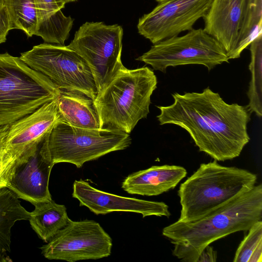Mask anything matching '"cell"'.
Listing matches in <instances>:
<instances>
[{"mask_svg": "<svg viewBox=\"0 0 262 262\" xmlns=\"http://www.w3.org/2000/svg\"><path fill=\"white\" fill-rule=\"evenodd\" d=\"M173 102L158 106L160 125L173 124L186 130L200 151L216 161L238 157L250 141L247 106L226 103L209 87L202 92L172 94Z\"/></svg>", "mask_w": 262, "mask_h": 262, "instance_id": "obj_1", "label": "cell"}, {"mask_svg": "<svg viewBox=\"0 0 262 262\" xmlns=\"http://www.w3.org/2000/svg\"><path fill=\"white\" fill-rule=\"evenodd\" d=\"M59 91L19 57L0 54V127L56 98Z\"/></svg>", "mask_w": 262, "mask_h": 262, "instance_id": "obj_5", "label": "cell"}, {"mask_svg": "<svg viewBox=\"0 0 262 262\" xmlns=\"http://www.w3.org/2000/svg\"><path fill=\"white\" fill-rule=\"evenodd\" d=\"M212 0H166L139 18L138 33L153 45L193 29Z\"/></svg>", "mask_w": 262, "mask_h": 262, "instance_id": "obj_12", "label": "cell"}, {"mask_svg": "<svg viewBox=\"0 0 262 262\" xmlns=\"http://www.w3.org/2000/svg\"><path fill=\"white\" fill-rule=\"evenodd\" d=\"M57 121L55 98L33 113L1 127L0 150L19 157L51 131Z\"/></svg>", "mask_w": 262, "mask_h": 262, "instance_id": "obj_14", "label": "cell"}, {"mask_svg": "<svg viewBox=\"0 0 262 262\" xmlns=\"http://www.w3.org/2000/svg\"><path fill=\"white\" fill-rule=\"evenodd\" d=\"M262 219V185H254L198 219L178 220L162 234L174 245L172 254L181 261L196 262L207 246L241 231Z\"/></svg>", "mask_w": 262, "mask_h": 262, "instance_id": "obj_2", "label": "cell"}, {"mask_svg": "<svg viewBox=\"0 0 262 262\" xmlns=\"http://www.w3.org/2000/svg\"><path fill=\"white\" fill-rule=\"evenodd\" d=\"M18 158L0 150V190L6 188Z\"/></svg>", "mask_w": 262, "mask_h": 262, "instance_id": "obj_25", "label": "cell"}, {"mask_svg": "<svg viewBox=\"0 0 262 262\" xmlns=\"http://www.w3.org/2000/svg\"><path fill=\"white\" fill-rule=\"evenodd\" d=\"M123 35L122 27L118 24L87 21L68 45L89 64L98 91L122 64Z\"/></svg>", "mask_w": 262, "mask_h": 262, "instance_id": "obj_10", "label": "cell"}, {"mask_svg": "<svg viewBox=\"0 0 262 262\" xmlns=\"http://www.w3.org/2000/svg\"><path fill=\"white\" fill-rule=\"evenodd\" d=\"M20 59L46 77L59 91L82 93L94 100L98 89L87 62L68 46L42 43L20 54Z\"/></svg>", "mask_w": 262, "mask_h": 262, "instance_id": "obj_8", "label": "cell"}, {"mask_svg": "<svg viewBox=\"0 0 262 262\" xmlns=\"http://www.w3.org/2000/svg\"><path fill=\"white\" fill-rule=\"evenodd\" d=\"M0 132H1V127H0Z\"/></svg>", "mask_w": 262, "mask_h": 262, "instance_id": "obj_31", "label": "cell"}, {"mask_svg": "<svg viewBox=\"0 0 262 262\" xmlns=\"http://www.w3.org/2000/svg\"><path fill=\"white\" fill-rule=\"evenodd\" d=\"M112 246V238L98 222L70 219L68 224L40 249L48 259L75 262L107 257L111 254Z\"/></svg>", "mask_w": 262, "mask_h": 262, "instance_id": "obj_11", "label": "cell"}, {"mask_svg": "<svg viewBox=\"0 0 262 262\" xmlns=\"http://www.w3.org/2000/svg\"><path fill=\"white\" fill-rule=\"evenodd\" d=\"M58 121L76 127L100 128L94 101L81 93L61 91L56 98Z\"/></svg>", "mask_w": 262, "mask_h": 262, "instance_id": "obj_17", "label": "cell"}, {"mask_svg": "<svg viewBox=\"0 0 262 262\" xmlns=\"http://www.w3.org/2000/svg\"><path fill=\"white\" fill-rule=\"evenodd\" d=\"M155 1L158 3H160V2H163V1H164L166 0H155Z\"/></svg>", "mask_w": 262, "mask_h": 262, "instance_id": "obj_29", "label": "cell"}, {"mask_svg": "<svg viewBox=\"0 0 262 262\" xmlns=\"http://www.w3.org/2000/svg\"><path fill=\"white\" fill-rule=\"evenodd\" d=\"M240 243L234 262L262 261V221L255 223Z\"/></svg>", "mask_w": 262, "mask_h": 262, "instance_id": "obj_23", "label": "cell"}, {"mask_svg": "<svg viewBox=\"0 0 262 262\" xmlns=\"http://www.w3.org/2000/svg\"><path fill=\"white\" fill-rule=\"evenodd\" d=\"M251 80L247 96L248 108L260 118L262 116V35L250 44Z\"/></svg>", "mask_w": 262, "mask_h": 262, "instance_id": "obj_20", "label": "cell"}, {"mask_svg": "<svg viewBox=\"0 0 262 262\" xmlns=\"http://www.w3.org/2000/svg\"><path fill=\"white\" fill-rule=\"evenodd\" d=\"M73 22L71 16H66L61 10H58L37 26L35 35L41 37L46 43L64 45L70 36Z\"/></svg>", "mask_w": 262, "mask_h": 262, "instance_id": "obj_22", "label": "cell"}, {"mask_svg": "<svg viewBox=\"0 0 262 262\" xmlns=\"http://www.w3.org/2000/svg\"><path fill=\"white\" fill-rule=\"evenodd\" d=\"M19 199L7 188L0 190V262L11 261V230L16 222L29 220L30 212L20 204Z\"/></svg>", "mask_w": 262, "mask_h": 262, "instance_id": "obj_19", "label": "cell"}, {"mask_svg": "<svg viewBox=\"0 0 262 262\" xmlns=\"http://www.w3.org/2000/svg\"><path fill=\"white\" fill-rule=\"evenodd\" d=\"M131 143L129 134L120 130L79 128L62 121L54 124L49 139L54 164L69 163L77 168L111 152L125 149Z\"/></svg>", "mask_w": 262, "mask_h": 262, "instance_id": "obj_7", "label": "cell"}, {"mask_svg": "<svg viewBox=\"0 0 262 262\" xmlns=\"http://www.w3.org/2000/svg\"><path fill=\"white\" fill-rule=\"evenodd\" d=\"M38 13L37 26L49 19L66 4L62 0H34Z\"/></svg>", "mask_w": 262, "mask_h": 262, "instance_id": "obj_24", "label": "cell"}, {"mask_svg": "<svg viewBox=\"0 0 262 262\" xmlns=\"http://www.w3.org/2000/svg\"><path fill=\"white\" fill-rule=\"evenodd\" d=\"M14 29L8 9L4 3H0V44L5 42L10 30Z\"/></svg>", "mask_w": 262, "mask_h": 262, "instance_id": "obj_26", "label": "cell"}, {"mask_svg": "<svg viewBox=\"0 0 262 262\" xmlns=\"http://www.w3.org/2000/svg\"><path fill=\"white\" fill-rule=\"evenodd\" d=\"M204 31L225 50L229 59L262 35V0H212L203 17Z\"/></svg>", "mask_w": 262, "mask_h": 262, "instance_id": "obj_6", "label": "cell"}, {"mask_svg": "<svg viewBox=\"0 0 262 262\" xmlns=\"http://www.w3.org/2000/svg\"><path fill=\"white\" fill-rule=\"evenodd\" d=\"M50 132L19 157L6 187L33 205L52 199L49 182L55 164L49 148Z\"/></svg>", "mask_w": 262, "mask_h": 262, "instance_id": "obj_13", "label": "cell"}, {"mask_svg": "<svg viewBox=\"0 0 262 262\" xmlns=\"http://www.w3.org/2000/svg\"><path fill=\"white\" fill-rule=\"evenodd\" d=\"M157 79L148 67L130 70L122 64L98 91L94 103L100 128L130 134L149 113Z\"/></svg>", "mask_w": 262, "mask_h": 262, "instance_id": "obj_3", "label": "cell"}, {"mask_svg": "<svg viewBox=\"0 0 262 262\" xmlns=\"http://www.w3.org/2000/svg\"><path fill=\"white\" fill-rule=\"evenodd\" d=\"M217 259V252L213 247L207 246L200 253L196 262H215Z\"/></svg>", "mask_w": 262, "mask_h": 262, "instance_id": "obj_27", "label": "cell"}, {"mask_svg": "<svg viewBox=\"0 0 262 262\" xmlns=\"http://www.w3.org/2000/svg\"><path fill=\"white\" fill-rule=\"evenodd\" d=\"M256 175L246 169L225 166L214 160L201 164L178 191L181 206L179 220H195L251 189Z\"/></svg>", "mask_w": 262, "mask_h": 262, "instance_id": "obj_4", "label": "cell"}, {"mask_svg": "<svg viewBox=\"0 0 262 262\" xmlns=\"http://www.w3.org/2000/svg\"><path fill=\"white\" fill-rule=\"evenodd\" d=\"M5 0H0V3H3Z\"/></svg>", "mask_w": 262, "mask_h": 262, "instance_id": "obj_30", "label": "cell"}, {"mask_svg": "<svg viewBox=\"0 0 262 262\" xmlns=\"http://www.w3.org/2000/svg\"><path fill=\"white\" fill-rule=\"evenodd\" d=\"M34 210L30 212L29 222L38 236L48 243L68 223L67 208L52 199L34 205Z\"/></svg>", "mask_w": 262, "mask_h": 262, "instance_id": "obj_18", "label": "cell"}, {"mask_svg": "<svg viewBox=\"0 0 262 262\" xmlns=\"http://www.w3.org/2000/svg\"><path fill=\"white\" fill-rule=\"evenodd\" d=\"M136 59L163 73L169 67L186 64H201L210 71L229 60L221 44L201 28L155 43Z\"/></svg>", "mask_w": 262, "mask_h": 262, "instance_id": "obj_9", "label": "cell"}, {"mask_svg": "<svg viewBox=\"0 0 262 262\" xmlns=\"http://www.w3.org/2000/svg\"><path fill=\"white\" fill-rule=\"evenodd\" d=\"M186 169L180 166H152L128 175L122 188L130 194L156 196L173 189L186 177Z\"/></svg>", "mask_w": 262, "mask_h": 262, "instance_id": "obj_16", "label": "cell"}, {"mask_svg": "<svg viewBox=\"0 0 262 262\" xmlns=\"http://www.w3.org/2000/svg\"><path fill=\"white\" fill-rule=\"evenodd\" d=\"M13 29L23 31L28 37L35 35L38 13L34 0H5Z\"/></svg>", "mask_w": 262, "mask_h": 262, "instance_id": "obj_21", "label": "cell"}, {"mask_svg": "<svg viewBox=\"0 0 262 262\" xmlns=\"http://www.w3.org/2000/svg\"><path fill=\"white\" fill-rule=\"evenodd\" d=\"M73 188L72 197L78 200L79 205L86 207L97 215L121 211L140 213L143 217L170 215L168 206L163 202L112 194L95 188L83 180H75Z\"/></svg>", "mask_w": 262, "mask_h": 262, "instance_id": "obj_15", "label": "cell"}, {"mask_svg": "<svg viewBox=\"0 0 262 262\" xmlns=\"http://www.w3.org/2000/svg\"><path fill=\"white\" fill-rule=\"evenodd\" d=\"M66 4L77 1V0H62Z\"/></svg>", "mask_w": 262, "mask_h": 262, "instance_id": "obj_28", "label": "cell"}]
</instances>
